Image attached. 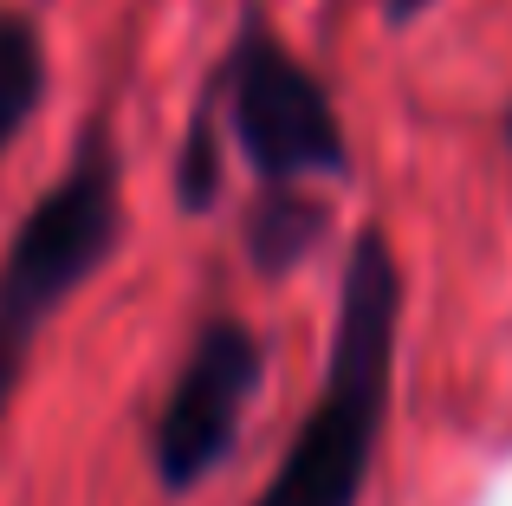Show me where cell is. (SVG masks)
Here are the masks:
<instances>
[{"label": "cell", "instance_id": "6da1fadb", "mask_svg": "<svg viewBox=\"0 0 512 506\" xmlns=\"http://www.w3.org/2000/svg\"><path fill=\"white\" fill-rule=\"evenodd\" d=\"M396 331H402V273L383 228L350 241L338 279V325L331 357L299 435L279 455V474L253 506H357L376 468V442L396 396Z\"/></svg>", "mask_w": 512, "mask_h": 506}, {"label": "cell", "instance_id": "7a4b0ae2", "mask_svg": "<svg viewBox=\"0 0 512 506\" xmlns=\"http://www.w3.org/2000/svg\"><path fill=\"white\" fill-rule=\"evenodd\" d=\"M124 247V150L111 124L91 117L72 163L26 208L0 260V409L20 390L39 331L72 305Z\"/></svg>", "mask_w": 512, "mask_h": 506}, {"label": "cell", "instance_id": "3957f363", "mask_svg": "<svg viewBox=\"0 0 512 506\" xmlns=\"http://www.w3.org/2000/svg\"><path fill=\"white\" fill-rule=\"evenodd\" d=\"M208 98L221 104L227 137L253 163L266 189H299L312 176H350V143L331 91L312 65L292 59V46L253 13L234 33L208 78Z\"/></svg>", "mask_w": 512, "mask_h": 506}, {"label": "cell", "instance_id": "277c9868", "mask_svg": "<svg viewBox=\"0 0 512 506\" xmlns=\"http://www.w3.org/2000/svg\"><path fill=\"white\" fill-rule=\"evenodd\" d=\"M266 377V344L240 318H208L188 344L182 370H175L163 416L150 435V468L163 494H195L240 442V416H247L253 390Z\"/></svg>", "mask_w": 512, "mask_h": 506}, {"label": "cell", "instance_id": "5b68a950", "mask_svg": "<svg viewBox=\"0 0 512 506\" xmlns=\"http://www.w3.org/2000/svg\"><path fill=\"white\" fill-rule=\"evenodd\" d=\"M46 39H39V26L26 20V13H0V163H7V150L26 137V124L39 117V104H46Z\"/></svg>", "mask_w": 512, "mask_h": 506}, {"label": "cell", "instance_id": "8992f818", "mask_svg": "<svg viewBox=\"0 0 512 506\" xmlns=\"http://www.w3.org/2000/svg\"><path fill=\"white\" fill-rule=\"evenodd\" d=\"M318 234H325V208L299 189H273L247 221L253 266H260V273H292V266L318 247Z\"/></svg>", "mask_w": 512, "mask_h": 506}, {"label": "cell", "instance_id": "52a82bcc", "mask_svg": "<svg viewBox=\"0 0 512 506\" xmlns=\"http://www.w3.org/2000/svg\"><path fill=\"white\" fill-rule=\"evenodd\" d=\"M428 7H435V0H389V20H396V26H409V20H422Z\"/></svg>", "mask_w": 512, "mask_h": 506}]
</instances>
